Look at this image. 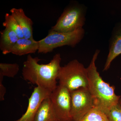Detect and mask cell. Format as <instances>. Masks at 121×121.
I'll use <instances>...</instances> for the list:
<instances>
[{"label":"cell","mask_w":121,"mask_h":121,"mask_svg":"<svg viewBox=\"0 0 121 121\" xmlns=\"http://www.w3.org/2000/svg\"><path fill=\"white\" fill-rule=\"evenodd\" d=\"M38 57L33 58L31 55L27 56L23 64L22 75L25 80L37 86L53 91L57 86V79L61 66L62 58L59 53L55 55L50 63L40 64Z\"/></svg>","instance_id":"cell-1"},{"label":"cell","mask_w":121,"mask_h":121,"mask_svg":"<svg viewBox=\"0 0 121 121\" xmlns=\"http://www.w3.org/2000/svg\"><path fill=\"white\" fill-rule=\"evenodd\" d=\"M99 52V50H95L86 68L88 89L93 97L95 107L105 113L118 102L121 96L115 94V87L104 82L98 71L95 62Z\"/></svg>","instance_id":"cell-2"},{"label":"cell","mask_w":121,"mask_h":121,"mask_svg":"<svg viewBox=\"0 0 121 121\" xmlns=\"http://www.w3.org/2000/svg\"><path fill=\"white\" fill-rule=\"evenodd\" d=\"M58 79L59 84L65 87L70 92L80 88L88 89L86 68L76 59L61 67Z\"/></svg>","instance_id":"cell-3"},{"label":"cell","mask_w":121,"mask_h":121,"mask_svg":"<svg viewBox=\"0 0 121 121\" xmlns=\"http://www.w3.org/2000/svg\"><path fill=\"white\" fill-rule=\"evenodd\" d=\"M86 8L84 5L76 3L64 9L51 30L58 32H72L83 28L86 22Z\"/></svg>","instance_id":"cell-4"},{"label":"cell","mask_w":121,"mask_h":121,"mask_svg":"<svg viewBox=\"0 0 121 121\" xmlns=\"http://www.w3.org/2000/svg\"><path fill=\"white\" fill-rule=\"evenodd\" d=\"M85 32L83 28L68 33L50 30L46 37L39 41L38 52L47 54L55 48L65 45L74 47L83 39Z\"/></svg>","instance_id":"cell-5"},{"label":"cell","mask_w":121,"mask_h":121,"mask_svg":"<svg viewBox=\"0 0 121 121\" xmlns=\"http://www.w3.org/2000/svg\"><path fill=\"white\" fill-rule=\"evenodd\" d=\"M71 115L73 121H79L95 107L93 97L88 89L80 88L71 91Z\"/></svg>","instance_id":"cell-6"},{"label":"cell","mask_w":121,"mask_h":121,"mask_svg":"<svg viewBox=\"0 0 121 121\" xmlns=\"http://www.w3.org/2000/svg\"><path fill=\"white\" fill-rule=\"evenodd\" d=\"M50 98L59 121H73L70 91L59 84L52 92Z\"/></svg>","instance_id":"cell-7"},{"label":"cell","mask_w":121,"mask_h":121,"mask_svg":"<svg viewBox=\"0 0 121 121\" xmlns=\"http://www.w3.org/2000/svg\"><path fill=\"white\" fill-rule=\"evenodd\" d=\"M52 91L39 86L35 87L29 99L27 110L19 119L14 121H33L42 102L50 97Z\"/></svg>","instance_id":"cell-8"},{"label":"cell","mask_w":121,"mask_h":121,"mask_svg":"<svg viewBox=\"0 0 121 121\" xmlns=\"http://www.w3.org/2000/svg\"><path fill=\"white\" fill-rule=\"evenodd\" d=\"M121 54V24L115 25L109 40V52L103 71L109 69L113 60Z\"/></svg>","instance_id":"cell-9"},{"label":"cell","mask_w":121,"mask_h":121,"mask_svg":"<svg viewBox=\"0 0 121 121\" xmlns=\"http://www.w3.org/2000/svg\"><path fill=\"white\" fill-rule=\"evenodd\" d=\"M11 15L15 18L21 28L24 38L34 39L33 33V22L25 13L23 9L13 8L10 10Z\"/></svg>","instance_id":"cell-10"},{"label":"cell","mask_w":121,"mask_h":121,"mask_svg":"<svg viewBox=\"0 0 121 121\" xmlns=\"http://www.w3.org/2000/svg\"><path fill=\"white\" fill-rule=\"evenodd\" d=\"M39 41L34 39L20 38L13 47L11 53L19 56L35 53L39 50Z\"/></svg>","instance_id":"cell-11"},{"label":"cell","mask_w":121,"mask_h":121,"mask_svg":"<svg viewBox=\"0 0 121 121\" xmlns=\"http://www.w3.org/2000/svg\"><path fill=\"white\" fill-rule=\"evenodd\" d=\"M33 121H59L50 97L42 102Z\"/></svg>","instance_id":"cell-12"},{"label":"cell","mask_w":121,"mask_h":121,"mask_svg":"<svg viewBox=\"0 0 121 121\" xmlns=\"http://www.w3.org/2000/svg\"><path fill=\"white\" fill-rule=\"evenodd\" d=\"M19 38L16 33L8 28L0 31V49L4 55L11 53L12 50Z\"/></svg>","instance_id":"cell-13"},{"label":"cell","mask_w":121,"mask_h":121,"mask_svg":"<svg viewBox=\"0 0 121 121\" xmlns=\"http://www.w3.org/2000/svg\"><path fill=\"white\" fill-rule=\"evenodd\" d=\"M4 17L3 26L15 32L19 39L24 37L21 28L15 18L9 13H6Z\"/></svg>","instance_id":"cell-14"},{"label":"cell","mask_w":121,"mask_h":121,"mask_svg":"<svg viewBox=\"0 0 121 121\" xmlns=\"http://www.w3.org/2000/svg\"><path fill=\"white\" fill-rule=\"evenodd\" d=\"M79 121H110L106 115L96 107L86 114Z\"/></svg>","instance_id":"cell-15"},{"label":"cell","mask_w":121,"mask_h":121,"mask_svg":"<svg viewBox=\"0 0 121 121\" xmlns=\"http://www.w3.org/2000/svg\"><path fill=\"white\" fill-rule=\"evenodd\" d=\"M19 70V66L17 63H0V76H7L13 78L16 75Z\"/></svg>","instance_id":"cell-16"},{"label":"cell","mask_w":121,"mask_h":121,"mask_svg":"<svg viewBox=\"0 0 121 121\" xmlns=\"http://www.w3.org/2000/svg\"><path fill=\"white\" fill-rule=\"evenodd\" d=\"M105 113L110 121H121V98Z\"/></svg>","instance_id":"cell-17"}]
</instances>
